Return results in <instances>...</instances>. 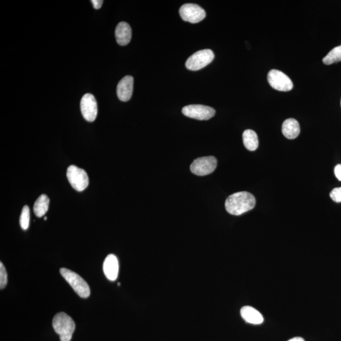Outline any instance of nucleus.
<instances>
[{"label":"nucleus","mask_w":341,"mask_h":341,"mask_svg":"<svg viewBox=\"0 0 341 341\" xmlns=\"http://www.w3.org/2000/svg\"><path fill=\"white\" fill-rule=\"evenodd\" d=\"M255 204V199L252 194L240 191L232 194L226 199L225 207L230 214L239 215L254 209Z\"/></svg>","instance_id":"obj_1"},{"label":"nucleus","mask_w":341,"mask_h":341,"mask_svg":"<svg viewBox=\"0 0 341 341\" xmlns=\"http://www.w3.org/2000/svg\"><path fill=\"white\" fill-rule=\"evenodd\" d=\"M53 327L60 335V341H70L76 329L74 320L65 312L58 313L54 316Z\"/></svg>","instance_id":"obj_2"},{"label":"nucleus","mask_w":341,"mask_h":341,"mask_svg":"<svg viewBox=\"0 0 341 341\" xmlns=\"http://www.w3.org/2000/svg\"><path fill=\"white\" fill-rule=\"evenodd\" d=\"M60 272L63 278L67 281L79 297L83 298L89 297L90 290L89 285L79 274L66 268L60 269Z\"/></svg>","instance_id":"obj_3"},{"label":"nucleus","mask_w":341,"mask_h":341,"mask_svg":"<svg viewBox=\"0 0 341 341\" xmlns=\"http://www.w3.org/2000/svg\"><path fill=\"white\" fill-rule=\"evenodd\" d=\"M214 58V54L212 50L199 51L188 58L186 61V67L190 70H199L211 63Z\"/></svg>","instance_id":"obj_4"},{"label":"nucleus","mask_w":341,"mask_h":341,"mask_svg":"<svg viewBox=\"0 0 341 341\" xmlns=\"http://www.w3.org/2000/svg\"><path fill=\"white\" fill-rule=\"evenodd\" d=\"M66 176L69 183L77 191H84L89 185V177L87 173L75 165H71L68 167Z\"/></svg>","instance_id":"obj_5"},{"label":"nucleus","mask_w":341,"mask_h":341,"mask_svg":"<svg viewBox=\"0 0 341 341\" xmlns=\"http://www.w3.org/2000/svg\"><path fill=\"white\" fill-rule=\"evenodd\" d=\"M216 167L217 159L214 157H202L194 160L190 165V170L197 176H206L214 172Z\"/></svg>","instance_id":"obj_6"},{"label":"nucleus","mask_w":341,"mask_h":341,"mask_svg":"<svg viewBox=\"0 0 341 341\" xmlns=\"http://www.w3.org/2000/svg\"><path fill=\"white\" fill-rule=\"evenodd\" d=\"M180 15L184 21L191 23L201 22L206 17V12L199 6L193 4L183 5L180 9Z\"/></svg>","instance_id":"obj_7"},{"label":"nucleus","mask_w":341,"mask_h":341,"mask_svg":"<svg viewBox=\"0 0 341 341\" xmlns=\"http://www.w3.org/2000/svg\"><path fill=\"white\" fill-rule=\"evenodd\" d=\"M267 80L271 86L279 91L287 92L293 89V84L291 80L281 71L271 70L268 74Z\"/></svg>","instance_id":"obj_8"},{"label":"nucleus","mask_w":341,"mask_h":341,"mask_svg":"<svg viewBox=\"0 0 341 341\" xmlns=\"http://www.w3.org/2000/svg\"><path fill=\"white\" fill-rule=\"evenodd\" d=\"M182 113L189 118L198 120H208L215 115L214 108L201 105H191L182 109Z\"/></svg>","instance_id":"obj_9"},{"label":"nucleus","mask_w":341,"mask_h":341,"mask_svg":"<svg viewBox=\"0 0 341 341\" xmlns=\"http://www.w3.org/2000/svg\"><path fill=\"white\" fill-rule=\"evenodd\" d=\"M81 110L82 115L87 121H95L98 116V103L95 97L91 94H85L81 101Z\"/></svg>","instance_id":"obj_10"},{"label":"nucleus","mask_w":341,"mask_h":341,"mask_svg":"<svg viewBox=\"0 0 341 341\" xmlns=\"http://www.w3.org/2000/svg\"><path fill=\"white\" fill-rule=\"evenodd\" d=\"M134 90V78L128 76L119 82L117 86V95L119 100L127 102L131 99Z\"/></svg>","instance_id":"obj_11"},{"label":"nucleus","mask_w":341,"mask_h":341,"mask_svg":"<svg viewBox=\"0 0 341 341\" xmlns=\"http://www.w3.org/2000/svg\"><path fill=\"white\" fill-rule=\"evenodd\" d=\"M103 271L109 280H116L119 273V262L115 255L110 254L106 257L103 263Z\"/></svg>","instance_id":"obj_12"},{"label":"nucleus","mask_w":341,"mask_h":341,"mask_svg":"<svg viewBox=\"0 0 341 341\" xmlns=\"http://www.w3.org/2000/svg\"><path fill=\"white\" fill-rule=\"evenodd\" d=\"M115 36L117 42L120 46H126L131 41L132 29L129 23L119 22L116 26Z\"/></svg>","instance_id":"obj_13"},{"label":"nucleus","mask_w":341,"mask_h":341,"mask_svg":"<svg viewBox=\"0 0 341 341\" xmlns=\"http://www.w3.org/2000/svg\"><path fill=\"white\" fill-rule=\"evenodd\" d=\"M240 314L242 318L247 323L260 325L262 324L264 321L262 314L252 306H243L241 309Z\"/></svg>","instance_id":"obj_14"},{"label":"nucleus","mask_w":341,"mask_h":341,"mask_svg":"<svg viewBox=\"0 0 341 341\" xmlns=\"http://www.w3.org/2000/svg\"><path fill=\"white\" fill-rule=\"evenodd\" d=\"M282 132L288 139H295L300 133L299 123L294 118L286 119L282 124Z\"/></svg>","instance_id":"obj_15"},{"label":"nucleus","mask_w":341,"mask_h":341,"mask_svg":"<svg viewBox=\"0 0 341 341\" xmlns=\"http://www.w3.org/2000/svg\"><path fill=\"white\" fill-rule=\"evenodd\" d=\"M243 140L244 145L248 150L254 151L258 148V136L254 130H245L243 134Z\"/></svg>","instance_id":"obj_16"},{"label":"nucleus","mask_w":341,"mask_h":341,"mask_svg":"<svg viewBox=\"0 0 341 341\" xmlns=\"http://www.w3.org/2000/svg\"><path fill=\"white\" fill-rule=\"evenodd\" d=\"M50 199L46 195H41L36 200L34 206V212L37 217L44 216L49 209Z\"/></svg>","instance_id":"obj_17"},{"label":"nucleus","mask_w":341,"mask_h":341,"mask_svg":"<svg viewBox=\"0 0 341 341\" xmlns=\"http://www.w3.org/2000/svg\"><path fill=\"white\" fill-rule=\"evenodd\" d=\"M341 61V47L337 46L333 48L323 58V63L325 65H329Z\"/></svg>","instance_id":"obj_18"},{"label":"nucleus","mask_w":341,"mask_h":341,"mask_svg":"<svg viewBox=\"0 0 341 341\" xmlns=\"http://www.w3.org/2000/svg\"><path fill=\"white\" fill-rule=\"evenodd\" d=\"M30 222V210L28 206L23 207L20 217V225L22 230H28Z\"/></svg>","instance_id":"obj_19"},{"label":"nucleus","mask_w":341,"mask_h":341,"mask_svg":"<svg viewBox=\"0 0 341 341\" xmlns=\"http://www.w3.org/2000/svg\"><path fill=\"white\" fill-rule=\"evenodd\" d=\"M8 283V275L5 266L1 262L0 263V288L3 289L6 287Z\"/></svg>","instance_id":"obj_20"},{"label":"nucleus","mask_w":341,"mask_h":341,"mask_svg":"<svg viewBox=\"0 0 341 341\" xmlns=\"http://www.w3.org/2000/svg\"><path fill=\"white\" fill-rule=\"evenodd\" d=\"M330 198L337 203L341 202V187L333 189L330 193Z\"/></svg>","instance_id":"obj_21"},{"label":"nucleus","mask_w":341,"mask_h":341,"mask_svg":"<svg viewBox=\"0 0 341 341\" xmlns=\"http://www.w3.org/2000/svg\"><path fill=\"white\" fill-rule=\"evenodd\" d=\"M334 173L337 179L341 181V164H338L335 167Z\"/></svg>","instance_id":"obj_22"},{"label":"nucleus","mask_w":341,"mask_h":341,"mask_svg":"<svg viewBox=\"0 0 341 341\" xmlns=\"http://www.w3.org/2000/svg\"><path fill=\"white\" fill-rule=\"evenodd\" d=\"M95 9H100L103 4V0H92L91 1Z\"/></svg>","instance_id":"obj_23"},{"label":"nucleus","mask_w":341,"mask_h":341,"mask_svg":"<svg viewBox=\"0 0 341 341\" xmlns=\"http://www.w3.org/2000/svg\"><path fill=\"white\" fill-rule=\"evenodd\" d=\"M288 341H305L302 337H297L292 338V339L289 340Z\"/></svg>","instance_id":"obj_24"},{"label":"nucleus","mask_w":341,"mask_h":341,"mask_svg":"<svg viewBox=\"0 0 341 341\" xmlns=\"http://www.w3.org/2000/svg\"><path fill=\"white\" fill-rule=\"evenodd\" d=\"M47 220V217H44V220Z\"/></svg>","instance_id":"obj_25"},{"label":"nucleus","mask_w":341,"mask_h":341,"mask_svg":"<svg viewBox=\"0 0 341 341\" xmlns=\"http://www.w3.org/2000/svg\"><path fill=\"white\" fill-rule=\"evenodd\" d=\"M340 105H341V101H340Z\"/></svg>","instance_id":"obj_26"},{"label":"nucleus","mask_w":341,"mask_h":341,"mask_svg":"<svg viewBox=\"0 0 341 341\" xmlns=\"http://www.w3.org/2000/svg\"><path fill=\"white\" fill-rule=\"evenodd\" d=\"M340 47H341V45H340Z\"/></svg>","instance_id":"obj_27"}]
</instances>
